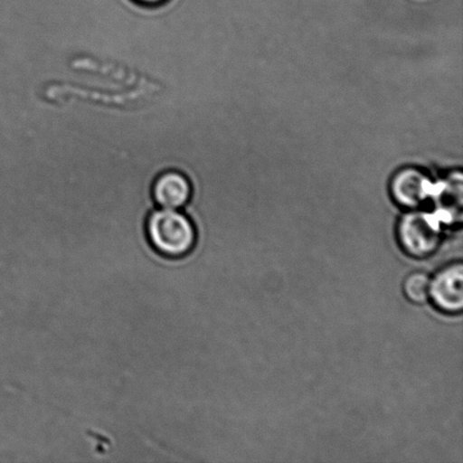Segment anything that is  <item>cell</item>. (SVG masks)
I'll return each instance as SVG.
<instances>
[{"instance_id":"cell-1","label":"cell","mask_w":463,"mask_h":463,"mask_svg":"<svg viewBox=\"0 0 463 463\" xmlns=\"http://www.w3.org/2000/svg\"><path fill=\"white\" fill-rule=\"evenodd\" d=\"M143 228L149 245L167 259L188 256L197 244V224L183 210L156 207L148 213Z\"/></svg>"},{"instance_id":"cell-2","label":"cell","mask_w":463,"mask_h":463,"mask_svg":"<svg viewBox=\"0 0 463 463\" xmlns=\"http://www.w3.org/2000/svg\"><path fill=\"white\" fill-rule=\"evenodd\" d=\"M397 234L408 256L428 258L442 242V222L435 213L412 210L399 221Z\"/></svg>"},{"instance_id":"cell-3","label":"cell","mask_w":463,"mask_h":463,"mask_svg":"<svg viewBox=\"0 0 463 463\" xmlns=\"http://www.w3.org/2000/svg\"><path fill=\"white\" fill-rule=\"evenodd\" d=\"M434 181L424 170L405 166L393 174L389 190L392 201L406 210H419L432 197Z\"/></svg>"},{"instance_id":"cell-4","label":"cell","mask_w":463,"mask_h":463,"mask_svg":"<svg viewBox=\"0 0 463 463\" xmlns=\"http://www.w3.org/2000/svg\"><path fill=\"white\" fill-rule=\"evenodd\" d=\"M430 298L434 306L449 315H457L463 308V266L451 263L439 270L430 280Z\"/></svg>"},{"instance_id":"cell-5","label":"cell","mask_w":463,"mask_h":463,"mask_svg":"<svg viewBox=\"0 0 463 463\" xmlns=\"http://www.w3.org/2000/svg\"><path fill=\"white\" fill-rule=\"evenodd\" d=\"M193 197V185L184 172L165 170L154 179L152 198L158 208L184 210Z\"/></svg>"},{"instance_id":"cell-6","label":"cell","mask_w":463,"mask_h":463,"mask_svg":"<svg viewBox=\"0 0 463 463\" xmlns=\"http://www.w3.org/2000/svg\"><path fill=\"white\" fill-rule=\"evenodd\" d=\"M442 224H456L462 216V172L455 171L434 184L432 197Z\"/></svg>"},{"instance_id":"cell-7","label":"cell","mask_w":463,"mask_h":463,"mask_svg":"<svg viewBox=\"0 0 463 463\" xmlns=\"http://www.w3.org/2000/svg\"><path fill=\"white\" fill-rule=\"evenodd\" d=\"M430 279L423 272H414L403 283V293L412 303H424L430 298Z\"/></svg>"},{"instance_id":"cell-8","label":"cell","mask_w":463,"mask_h":463,"mask_svg":"<svg viewBox=\"0 0 463 463\" xmlns=\"http://www.w3.org/2000/svg\"><path fill=\"white\" fill-rule=\"evenodd\" d=\"M134 2L143 5V6H157V5L165 3L166 0H134Z\"/></svg>"}]
</instances>
